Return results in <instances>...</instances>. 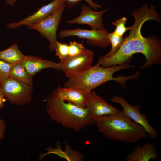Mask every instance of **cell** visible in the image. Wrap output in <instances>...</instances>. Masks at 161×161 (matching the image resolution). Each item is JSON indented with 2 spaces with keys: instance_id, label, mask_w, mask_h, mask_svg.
Wrapping results in <instances>:
<instances>
[{
  "instance_id": "cell-1",
  "label": "cell",
  "mask_w": 161,
  "mask_h": 161,
  "mask_svg": "<svg viewBox=\"0 0 161 161\" xmlns=\"http://www.w3.org/2000/svg\"><path fill=\"white\" fill-rule=\"evenodd\" d=\"M134 22L131 26L129 35L124 38L123 43L119 51L108 58L103 56L99 58L97 63L103 67H108L126 63L132 55L140 53L145 57L146 61L140 69L151 68L154 64L161 63V44L159 40L153 37H146L142 35V27L149 20L161 22L160 15L157 12L154 6L150 7L144 4L131 13Z\"/></svg>"
},
{
  "instance_id": "cell-2",
  "label": "cell",
  "mask_w": 161,
  "mask_h": 161,
  "mask_svg": "<svg viewBox=\"0 0 161 161\" xmlns=\"http://www.w3.org/2000/svg\"><path fill=\"white\" fill-rule=\"evenodd\" d=\"M94 120L98 131L112 141L135 143L148 137L144 128L129 118L122 109L116 114Z\"/></svg>"
},
{
  "instance_id": "cell-3",
  "label": "cell",
  "mask_w": 161,
  "mask_h": 161,
  "mask_svg": "<svg viewBox=\"0 0 161 161\" xmlns=\"http://www.w3.org/2000/svg\"><path fill=\"white\" fill-rule=\"evenodd\" d=\"M129 62L108 67H102L97 63L84 71L68 77V80L64 83V87L90 92L106 82L114 80L125 88V83L127 80L136 79L137 74L115 77H113V75L120 70L134 68V66L129 65Z\"/></svg>"
},
{
  "instance_id": "cell-4",
  "label": "cell",
  "mask_w": 161,
  "mask_h": 161,
  "mask_svg": "<svg viewBox=\"0 0 161 161\" xmlns=\"http://www.w3.org/2000/svg\"><path fill=\"white\" fill-rule=\"evenodd\" d=\"M46 101V110L49 117L64 127L78 131L95 124L86 108L66 103L59 99L55 91L48 95Z\"/></svg>"
},
{
  "instance_id": "cell-5",
  "label": "cell",
  "mask_w": 161,
  "mask_h": 161,
  "mask_svg": "<svg viewBox=\"0 0 161 161\" xmlns=\"http://www.w3.org/2000/svg\"><path fill=\"white\" fill-rule=\"evenodd\" d=\"M0 91L7 100L16 106H23L32 101L33 86L9 77L1 84Z\"/></svg>"
},
{
  "instance_id": "cell-6",
  "label": "cell",
  "mask_w": 161,
  "mask_h": 161,
  "mask_svg": "<svg viewBox=\"0 0 161 161\" xmlns=\"http://www.w3.org/2000/svg\"><path fill=\"white\" fill-rule=\"evenodd\" d=\"M66 7L65 3L47 18L35 24L27 26L29 29L37 31L41 36L49 40V49L51 52L55 49L57 41V31Z\"/></svg>"
},
{
  "instance_id": "cell-7",
  "label": "cell",
  "mask_w": 161,
  "mask_h": 161,
  "mask_svg": "<svg viewBox=\"0 0 161 161\" xmlns=\"http://www.w3.org/2000/svg\"><path fill=\"white\" fill-rule=\"evenodd\" d=\"M111 101L120 105L125 114L134 122L143 127L150 138L154 140L159 135L158 132L149 123L146 116L141 113V107L139 105H131L122 97L118 95L113 97Z\"/></svg>"
},
{
  "instance_id": "cell-8",
  "label": "cell",
  "mask_w": 161,
  "mask_h": 161,
  "mask_svg": "<svg viewBox=\"0 0 161 161\" xmlns=\"http://www.w3.org/2000/svg\"><path fill=\"white\" fill-rule=\"evenodd\" d=\"M108 31L103 30H88L80 28L73 30H63L59 32L58 36L61 38L76 36L87 40L88 44L102 48L107 47L110 43L107 37Z\"/></svg>"
},
{
  "instance_id": "cell-9",
  "label": "cell",
  "mask_w": 161,
  "mask_h": 161,
  "mask_svg": "<svg viewBox=\"0 0 161 161\" xmlns=\"http://www.w3.org/2000/svg\"><path fill=\"white\" fill-rule=\"evenodd\" d=\"M94 54L91 51L86 49L81 54L68 57L63 62L62 70L67 78L84 71L92 66Z\"/></svg>"
},
{
  "instance_id": "cell-10",
  "label": "cell",
  "mask_w": 161,
  "mask_h": 161,
  "mask_svg": "<svg viewBox=\"0 0 161 161\" xmlns=\"http://www.w3.org/2000/svg\"><path fill=\"white\" fill-rule=\"evenodd\" d=\"M65 3V0H53L22 20L8 24L7 27L10 29H16L21 26L27 27L35 24L52 15Z\"/></svg>"
},
{
  "instance_id": "cell-11",
  "label": "cell",
  "mask_w": 161,
  "mask_h": 161,
  "mask_svg": "<svg viewBox=\"0 0 161 161\" xmlns=\"http://www.w3.org/2000/svg\"><path fill=\"white\" fill-rule=\"evenodd\" d=\"M86 108L93 120L104 116L113 115L120 111L109 104L95 91L88 94L86 98Z\"/></svg>"
},
{
  "instance_id": "cell-12",
  "label": "cell",
  "mask_w": 161,
  "mask_h": 161,
  "mask_svg": "<svg viewBox=\"0 0 161 161\" xmlns=\"http://www.w3.org/2000/svg\"><path fill=\"white\" fill-rule=\"evenodd\" d=\"M108 8L100 11L92 10L89 6L83 5L81 7V12L76 18L69 20L67 22L69 24H85L89 25L92 30L105 29L102 17Z\"/></svg>"
},
{
  "instance_id": "cell-13",
  "label": "cell",
  "mask_w": 161,
  "mask_h": 161,
  "mask_svg": "<svg viewBox=\"0 0 161 161\" xmlns=\"http://www.w3.org/2000/svg\"><path fill=\"white\" fill-rule=\"evenodd\" d=\"M21 64L27 72L32 76L41 70L51 68L61 70L62 64L61 62L56 63L54 61L42 59L41 57L30 55H25Z\"/></svg>"
},
{
  "instance_id": "cell-14",
  "label": "cell",
  "mask_w": 161,
  "mask_h": 161,
  "mask_svg": "<svg viewBox=\"0 0 161 161\" xmlns=\"http://www.w3.org/2000/svg\"><path fill=\"white\" fill-rule=\"evenodd\" d=\"M55 92L57 96L61 100L67 101L82 108H86V98L90 92L73 88L59 86Z\"/></svg>"
},
{
  "instance_id": "cell-15",
  "label": "cell",
  "mask_w": 161,
  "mask_h": 161,
  "mask_svg": "<svg viewBox=\"0 0 161 161\" xmlns=\"http://www.w3.org/2000/svg\"><path fill=\"white\" fill-rule=\"evenodd\" d=\"M158 154L155 145L151 143L142 145H137L125 158L126 161H149L156 160Z\"/></svg>"
},
{
  "instance_id": "cell-16",
  "label": "cell",
  "mask_w": 161,
  "mask_h": 161,
  "mask_svg": "<svg viewBox=\"0 0 161 161\" xmlns=\"http://www.w3.org/2000/svg\"><path fill=\"white\" fill-rule=\"evenodd\" d=\"M24 56L16 43L6 49L0 51V59L12 65L21 63Z\"/></svg>"
},
{
  "instance_id": "cell-17",
  "label": "cell",
  "mask_w": 161,
  "mask_h": 161,
  "mask_svg": "<svg viewBox=\"0 0 161 161\" xmlns=\"http://www.w3.org/2000/svg\"><path fill=\"white\" fill-rule=\"evenodd\" d=\"M32 77L27 72L21 63L12 65L10 77L33 86Z\"/></svg>"
},
{
  "instance_id": "cell-18",
  "label": "cell",
  "mask_w": 161,
  "mask_h": 161,
  "mask_svg": "<svg viewBox=\"0 0 161 161\" xmlns=\"http://www.w3.org/2000/svg\"><path fill=\"white\" fill-rule=\"evenodd\" d=\"M107 37L111 45V48L107 53L103 56L105 58H109L116 54L120 48L124 40L123 37L117 35L114 32L109 33Z\"/></svg>"
},
{
  "instance_id": "cell-19",
  "label": "cell",
  "mask_w": 161,
  "mask_h": 161,
  "mask_svg": "<svg viewBox=\"0 0 161 161\" xmlns=\"http://www.w3.org/2000/svg\"><path fill=\"white\" fill-rule=\"evenodd\" d=\"M127 20L125 17H121L117 20L115 22H112V23L115 27V28L113 32L117 35L123 37V35L126 32L131 29V27H127L125 24Z\"/></svg>"
},
{
  "instance_id": "cell-20",
  "label": "cell",
  "mask_w": 161,
  "mask_h": 161,
  "mask_svg": "<svg viewBox=\"0 0 161 161\" xmlns=\"http://www.w3.org/2000/svg\"><path fill=\"white\" fill-rule=\"evenodd\" d=\"M55 50L56 55L60 59V62H62L69 56V44L57 41Z\"/></svg>"
},
{
  "instance_id": "cell-21",
  "label": "cell",
  "mask_w": 161,
  "mask_h": 161,
  "mask_svg": "<svg viewBox=\"0 0 161 161\" xmlns=\"http://www.w3.org/2000/svg\"><path fill=\"white\" fill-rule=\"evenodd\" d=\"M12 66V65L0 59V84L3 83L10 77Z\"/></svg>"
},
{
  "instance_id": "cell-22",
  "label": "cell",
  "mask_w": 161,
  "mask_h": 161,
  "mask_svg": "<svg viewBox=\"0 0 161 161\" xmlns=\"http://www.w3.org/2000/svg\"><path fill=\"white\" fill-rule=\"evenodd\" d=\"M86 49L82 43L75 41H71L69 44V56H74L78 55Z\"/></svg>"
},
{
  "instance_id": "cell-23",
  "label": "cell",
  "mask_w": 161,
  "mask_h": 161,
  "mask_svg": "<svg viewBox=\"0 0 161 161\" xmlns=\"http://www.w3.org/2000/svg\"><path fill=\"white\" fill-rule=\"evenodd\" d=\"M83 0L86 1L89 6L95 10H97V8L101 9L102 7L101 5L95 4L92 0H65L66 7L68 9H70L79 4Z\"/></svg>"
},
{
  "instance_id": "cell-24",
  "label": "cell",
  "mask_w": 161,
  "mask_h": 161,
  "mask_svg": "<svg viewBox=\"0 0 161 161\" xmlns=\"http://www.w3.org/2000/svg\"><path fill=\"white\" fill-rule=\"evenodd\" d=\"M6 124L4 120L0 118V142L4 138Z\"/></svg>"
},
{
  "instance_id": "cell-25",
  "label": "cell",
  "mask_w": 161,
  "mask_h": 161,
  "mask_svg": "<svg viewBox=\"0 0 161 161\" xmlns=\"http://www.w3.org/2000/svg\"><path fill=\"white\" fill-rule=\"evenodd\" d=\"M6 100L4 95L0 91V110L2 109L4 106Z\"/></svg>"
},
{
  "instance_id": "cell-26",
  "label": "cell",
  "mask_w": 161,
  "mask_h": 161,
  "mask_svg": "<svg viewBox=\"0 0 161 161\" xmlns=\"http://www.w3.org/2000/svg\"><path fill=\"white\" fill-rule=\"evenodd\" d=\"M18 1V0H5L6 4L11 6L14 5Z\"/></svg>"
},
{
  "instance_id": "cell-27",
  "label": "cell",
  "mask_w": 161,
  "mask_h": 161,
  "mask_svg": "<svg viewBox=\"0 0 161 161\" xmlns=\"http://www.w3.org/2000/svg\"><path fill=\"white\" fill-rule=\"evenodd\" d=\"M0 86H1V84H0Z\"/></svg>"
}]
</instances>
